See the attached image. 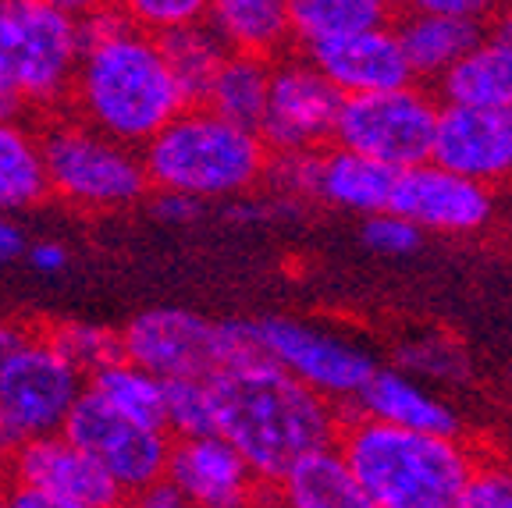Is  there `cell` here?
Returning a JSON list of instances; mask_svg holds the SVG:
<instances>
[{"instance_id": "e0dca14e", "label": "cell", "mask_w": 512, "mask_h": 508, "mask_svg": "<svg viewBox=\"0 0 512 508\" xmlns=\"http://www.w3.org/2000/svg\"><path fill=\"white\" fill-rule=\"evenodd\" d=\"M303 57L342 96L392 93V89L416 86L392 25L360 32V36H345L335 43H320V47L303 50Z\"/></svg>"}, {"instance_id": "2e32d148", "label": "cell", "mask_w": 512, "mask_h": 508, "mask_svg": "<svg viewBox=\"0 0 512 508\" xmlns=\"http://www.w3.org/2000/svg\"><path fill=\"white\" fill-rule=\"evenodd\" d=\"M164 480L189 498L192 508H260L271 487L249 473L242 455L224 437L171 441Z\"/></svg>"}, {"instance_id": "4dcf8cb0", "label": "cell", "mask_w": 512, "mask_h": 508, "mask_svg": "<svg viewBox=\"0 0 512 508\" xmlns=\"http://www.w3.org/2000/svg\"><path fill=\"white\" fill-rule=\"evenodd\" d=\"M399 374H416L424 381H459L466 377V352L456 342H448L441 334L416 338V342L399 349Z\"/></svg>"}, {"instance_id": "d4e9b609", "label": "cell", "mask_w": 512, "mask_h": 508, "mask_svg": "<svg viewBox=\"0 0 512 508\" xmlns=\"http://www.w3.org/2000/svg\"><path fill=\"white\" fill-rule=\"evenodd\" d=\"M267 93H271V61L260 57L228 54L210 82L203 104L210 114L246 132H260V121L267 111Z\"/></svg>"}, {"instance_id": "74e56055", "label": "cell", "mask_w": 512, "mask_h": 508, "mask_svg": "<svg viewBox=\"0 0 512 508\" xmlns=\"http://www.w3.org/2000/svg\"><path fill=\"white\" fill-rule=\"evenodd\" d=\"M29 263L40 274H61L68 267V249L61 242H36V246H29Z\"/></svg>"}, {"instance_id": "4fadbf2b", "label": "cell", "mask_w": 512, "mask_h": 508, "mask_svg": "<svg viewBox=\"0 0 512 508\" xmlns=\"http://www.w3.org/2000/svg\"><path fill=\"white\" fill-rule=\"evenodd\" d=\"M388 210L420 231L473 235L495 221V189L459 178L438 164L399 171Z\"/></svg>"}, {"instance_id": "d6986e66", "label": "cell", "mask_w": 512, "mask_h": 508, "mask_svg": "<svg viewBox=\"0 0 512 508\" xmlns=\"http://www.w3.org/2000/svg\"><path fill=\"white\" fill-rule=\"evenodd\" d=\"M392 32L395 40H399L402 54H406L413 79L438 82L452 64L463 61L488 36V22H480V18L427 15V11H416L409 4V8L395 11Z\"/></svg>"}, {"instance_id": "b9f144b4", "label": "cell", "mask_w": 512, "mask_h": 508, "mask_svg": "<svg viewBox=\"0 0 512 508\" xmlns=\"http://www.w3.org/2000/svg\"><path fill=\"white\" fill-rule=\"evenodd\" d=\"M488 36L491 40H502L512 47V4L509 8H495L488 18Z\"/></svg>"}, {"instance_id": "277c9868", "label": "cell", "mask_w": 512, "mask_h": 508, "mask_svg": "<svg viewBox=\"0 0 512 508\" xmlns=\"http://www.w3.org/2000/svg\"><path fill=\"white\" fill-rule=\"evenodd\" d=\"M139 160L150 189L203 203L256 189L271 153L256 132L228 125L207 107H185L139 150Z\"/></svg>"}, {"instance_id": "f546056e", "label": "cell", "mask_w": 512, "mask_h": 508, "mask_svg": "<svg viewBox=\"0 0 512 508\" xmlns=\"http://www.w3.org/2000/svg\"><path fill=\"white\" fill-rule=\"evenodd\" d=\"M164 384V434L171 441H192V437L217 434L214 395L207 381H160Z\"/></svg>"}, {"instance_id": "5bb4252c", "label": "cell", "mask_w": 512, "mask_h": 508, "mask_svg": "<svg viewBox=\"0 0 512 508\" xmlns=\"http://www.w3.org/2000/svg\"><path fill=\"white\" fill-rule=\"evenodd\" d=\"M0 480L86 508H125V494L118 491V484L64 434L22 441L0 469Z\"/></svg>"}, {"instance_id": "d6a6232c", "label": "cell", "mask_w": 512, "mask_h": 508, "mask_svg": "<svg viewBox=\"0 0 512 508\" xmlns=\"http://www.w3.org/2000/svg\"><path fill=\"white\" fill-rule=\"evenodd\" d=\"M452 508H512V462L477 459Z\"/></svg>"}, {"instance_id": "44dd1931", "label": "cell", "mask_w": 512, "mask_h": 508, "mask_svg": "<svg viewBox=\"0 0 512 508\" xmlns=\"http://www.w3.org/2000/svg\"><path fill=\"white\" fill-rule=\"evenodd\" d=\"M274 508H377L352 477L338 448H324L299 459L271 487Z\"/></svg>"}, {"instance_id": "7402d4cb", "label": "cell", "mask_w": 512, "mask_h": 508, "mask_svg": "<svg viewBox=\"0 0 512 508\" xmlns=\"http://www.w3.org/2000/svg\"><path fill=\"white\" fill-rule=\"evenodd\" d=\"M438 104L512 111V47L484 40L438 79Z\"/></svg>"}, {"instance_id": "30bf717a", "label": "cell", "mask_w": 512, "mask_h": 508, "mask_svg": "<svg viewBox=\"0 0 512 508\" xmlns=\"http://www.w3.org/2000/svg\"><path fill=\"white\" fill-rule=\"evenodd\" d=\"M61 434L104 469L125 498L157 484V480H164V469H168V455H171V437L157 427H143V423L125 420L121 413L107 409L89 388L72 405Z\"/></svg>"}, {"instance_id": "f6af8a7d", "label": "cell", "mask_w": 512, "mask_h": 508, "mask_svg": "<svg viewBox=\"0 0 512 508\" xmlns=\"http://www.w3.org/2000/svg\"><path fill=\"white\" fill-rule=\"evenodd\" d=\"M0 508H8V498H4V480H0Z\"/></svg>"}, {"instance_id": "603a6c76", "label": "cell", "mask_w": 512, "mask_h": 508, "mask_svg": "<svg viewBox=\"0 0 512 508\" xmlns=\"http://www.w3.org/2000/svg\"><path fill=\"white\" fill-rule=\"evenodd\" d=\"M395 171L360 157V153L328 146L320 150V171H317V196L331 207L352 210V214L374 217L388 210L392 199Z\"/></svg>"}, {"instance_id": "bcb514c9", "label": "cell", "mask_w": 512, "mask_h": 508, "mask_svg": "<svg viewBox=\"0 0 512 508\" xmlns=\"http://www.w3.org/2000/svg\"><path fill=\"white\" fill-rule=\"evenodd\" d=\"M509 384H512V363H509Z\"/></svg>"}, {"instance_id": "83f0119b", "label": "cell", "mask_w": 512, "mask_h": 508, "mask_svg": "<svg viewBox=\"0 0 512 508\" xmlns=\"http://www.w3.org/2000/svg\"><path fill=\"white\" fill-rule=\"evenodd\" d=\"M86 388L93 391L107 409L125 416V420L164 430V409H160V402H164V384L153 374H146V370H139V366H132L128 359H114L100 374L89 377Z\"/></svg>"}, {"instance_id": "836d02e7", "label": "cell", "mask_w": 512, "mask_h": 508, "mask_svg": "<svg viewBox=\"0 0 512 508\" xmlns=\"http://www.w3.org/2000/svg\"><path fill=\"white\" fill-rule=\"evenodd\" d=\"M317 171H320V150L317 153H271L264 182L288 199L317 196Z\"/></svg>"}, {"instance_id": "ac0fdd59", "label": "cell", "mask_w": 512, "mask_h": 508, "mask_svg": "<svg viewBox=\"0 0 512 508\" xmlns=\"http://www.w3.org/2000/svg\"><path fill=\"white\" fill-rule=\"evenodd\" d=\"M349 416L434 437H459V430H463V420L452 405L441 402L424 384L399 374V370H374V377L363 384L360 395L349 402Z\"/></svg>"}, {"instance_id": "1f68e13d", "label": "cell", "mask_w": 512, "mask_h": 508, "mask_svg": "<svg viewBox=\"0 0 512 508\" xmlns=\"http://www.w3.org/2000/svg\"><path fill=\"white\" fill-rule=\"evenodd\" d=\"M121 11L139 32L157 40L164 32H175L182 25L207 18V0H128V4H121Z\"/></svg>"}, {"instance_id": "8fae6325", "label": "cell", "mask_w": 512, "mask_h": 508, "mask_svg": "<svg viewBox=\"0 0 512 508\" xmlns=\"http://www.w3.org/2000/svg\"><path fill=\"white\" fill-rule=\"evenodd\" d=\"M342 93L306 61L292 54L271 64V93L260 121L267 153H317L331 146Z\"/></svg>"}, {"instance_id": "ee69618b", "label": "cell", "mask_w": 512, "mask_h": 508, "mask_svg": "<svg viewBox=\"0 0 512 508\" xmlns=\"http://www.w3.org/2000/svg\"><path fill=\"white\" fill-rule=\"evenodd\" d=\"M22 445V434H18L15 427L8 423V416L0 413V469H4V462L15 455V448Z\"/></svg>"}, {"instance_id": "8992f818", "label": "cell", "mask_w": 512, "mask_h": 508, "mask_svg": "<svg viewBox=\"0 0 512 508\" xmlns=\"http://www.w3.org/2000/svg\"><path fill=\"white\" fill-rule=\"evenodd\" d=\"M40 153L47 189L82 210H118L139 203L150 189L139 150L118 146L68 111L43 118Z\"/></svg>"}, {"instance_id": "ba28073f", "label": "cell", "mask_w": 512, "mask_h": 508, "mask_svg": "<svg viewBox=\"0 0 512 508\" xmlns=\"http://www.w3.org/2000/svg\"><path fill=\"white\" fill-rule=\"evenodd\" d=\"M82 391L86 377L40 331H29V338L0 363V413L22 441L61 434Z\"/></svg>"}, {"instance_id": "f35d334b", "label": "cell", "mask_w": 512, "mask_h": 508, "mask_svg": "<svg viewBox=\"0 0 512 508\" xmlns=\"http://www.w3.org/2000/svg\"><path fill=\"white\" fill-rule=\"evenodd\" d=\"M4 498H8V508H86V505H75V501H61V498H50V494L25 491V487H11V484H4Z\"/></svg>"}, {"instance_id": "6da1fadb", "label": "cell", "mask_w": 512, "mask_h": 508, "mask_svg": "<svg viewBox=\"0 0 512 508\" xmlns=\"http://www.w3.org/2000/svg\"><path fill=\"white\" fill-rule=\"evenodd\" d=\"M82 54L64 111L128 150L189 107L157 40L128 22L121 4H79Z\"/></svg>"}, {"instance_id": "8d00e7d4", "label": "cell", "mask_w": 512, "mask_h": 508, "mask_svg": "<svg viewBox=\"0 0 512 508\" xmlns=\"http://www.w3.org/2000/svg\"><path fill=\"white\" fill-rule=\"evenodd\" d=\"M125 508H192V505L175 484H168V480H157V484L143 487V491L128 494Z\"/></svg>"}, {"instance_id": "7c38bea8", "label": "cell", "mask_w": 512, "mask_h": 508, "mask_svg": "<svg viewBox=\"0 0 512 508\" xmlns=\"http://www.w3.org/2000/svg\"><path fill=\"white\" fill-rule=\"evenodd\" d=\"M121 359L157 381H210L217 363V324L182 306H153L118 331Z\"/></svg>"}, {"instance_id": "60d3db41", "label": "cell", "mask_w": 512, "mask_h": 508, "mask_svg": "<svg viewBox=\"0 0 512 508\" xmlns=\"http://www.w3.org/2000/svg\"><path fill=\"white\" fill-rule=\"evenodd\" d=\"M25 338H29V327L15 324V320H0V363H4Z\"/></svg>"}, {"instance_id": "cb8c5ba5", "label": "cell", "mask_w": 512, "mask_h": 508, "mask_svg": "<svg viewBox=\"0 0 512 508\" xmlns=\"http://www.w3.org/2000/svg\"><path fill=\"white\" fill-rule=\"evenodd\" d=\"M395 4L384 0H288L292 43L303 50L335 43L360 32L388 29L395 22Z\"/></svg>"}, {"instance_id": "5b68a950", "label": "cell", "mask_w": 512, "mask_h": 508, "mask_svg": "<svg viewBox=\"0 0 512 508\" xmlns=\"http://www.w3.org/2000/svg\"><path fill=\"white\" fill-rule=\"evenodd\" d=\"M82 54L79 4L0 0V79L22 107L54 118L68 107Z\"/></svg>"}, {"instance_id": "ab89813d", "label": "cell", "mask_w": 512, "mask_h": 508, "mask_svg": "<svg viewBox=\"0 0 512 508\" xmlns=\"http://www.w3.org/2000/svg\"><path fill=\"white\" fill-rule=\"evenodd\" d=\"M25 249V235L22 228H18L15 221H8V217H0V263L15 260L18 253Z\"/></svg>"}, {"instance_id": "7a4b0ae2", "label": "cell", "mask_w": 512, "mask_h": 508, "mask_svg": "<svg viewBox=\"0 0 512 508\" xmlns=\"http://www.w3.org/2000/svg\"><path fill=\"white\" fill-rule=\"evenodd\" d=\"M217 437H224L264 487H274L299 459L338 445V409L288 377L271 359L210 377Z\"/></svg>"}, {"instance_id": "d590c367", "label": "cell", "mask_w": 512, "mask_h": 508, "mask_svg": "<svg viewBox=\"0 0 512 508\" xmlns=\"http://www.w3.org/2000/svg\"><path fill=\"white\" fill-rule=\"evenodd\" d=\"M150 207L157 214V221L164 224H192L203 214V203H196L189 196H178V192H157Z\"/></svg>"}, {"instance_id": "e575fe53", "label": "cell", "mask_w": 512, "mask_h": 508, "mask_svg": "<svg viewBox=\"0 0 512 508\" xmlns=\"http://www.w3.org/2000/svg\"><path fill=\"white\" fill-rule=\"evenodd\" d=\"M420 242H424V231L413 228V224L402 221V217H395L392 210H384V214H374L363 221V246L381 256H409L420 249Z\"/></svg>"}, {"instance_id": "f1b7e54d", "label": "cell", "mask_w": 512, "mask_h": 508, "mask_svg": "<svg viewBox=\"0 0 512 508\" xmlns=\"http://www.w3.org/2000/svg\"><path fill=\"white\" fill-rule=\"evenodd\" d=\"M43 338L61 352L68 363L79 370L82 377L100 374L104 366H111L114 359H121L118 331L104 324H89V320H57V324L43 327Z\"/></svg>"}, {"instance_id": "52a82bcc", "label": "cell", "mask_w": 512, "mask_h": 508, "mask_svg": "<svg viewBox=\"0 0 512 508\" xmlns=\"http://www.w3.org/2000/svg\"><path fill=\"white\" fill-rule=\"evenodd\" d=\"M438 107V96L420 86L342 96L331 146L360 153L395 175L409 167L431 164Z\"/></svg>"}, {"instance_id": "3957f363", "label": "cell", "mask_w": 512, "mask_h": 508, "mask_svg": "<svg viewBox=\"0 0 512 508\" xmlns=\"http://www.w3.org/2000/svg\"><path fill=\"white\" fill-rule=\"evenodd\" d=\"M338 452L377 508H452L477 455L463 437H434L349 416Z\"/></svg>"}, {"instance_id": "9c48e42d", "label": "cell", "mask_w": 512, "mask_h": 508, "mask_svg": "<svg viewBox=\"0 0 512 508\" xmlns=\"http://www.w3.org/2000/svg\"><path fill=\"white\" fill-rule=\"evenodd\" d=\"M256 338H260L264 359H271L274 366H281L288 377H296L310 391H317L320 398H328L331 405H349L377 370L367 349H360L349 338L303 324V320H256Z\"/></svg>"}, {"instance_id": "ffe728a7", "label": "cell", "mask_w": 512, "mask_h": 508, "mask_svg": "<svg viewBox=\"0 0 512 508\" xmlns=\"http://www.w3.org/2000/svg\"><path fill=\"white\" fill-rule=\"evenodd\" d=\"M207 25L228 54L274 64L292 47L288 0H214L207 4Z\"/></svg>"}, {"instance_id": "484cf974", "label": "cell", "mask_w": 512, "mask_h": 508, "mask_svg": "<svg viewBox=\"0 0 512 508\" xmlns=\"http://www.w3.org/2000/svg\"><path fill=\"white\" fill-rule=\"evenodd\" d=\"M47 196L40 132L25 121H4L0 125V217L36 207Z\"/></svg>"}, {"instance_id": "7bdbcfd3", "label": "cell", "mask_w": 512, "mask_h": 508, "mask_svg": "<svg viewBox=\"0 0 512 508\" xmlns=\"http://www.w3.org/2000/svg\"><path fill=\"white\" fill-rule=\"evenodd\" d=\"M22 111H25V107H22V100L15 96V89L0 79V125H4V121H22Z\"/></svg>"}, {"instance_id": "9a60e30c", "label": "cell", "mask_w": 512, "mask_h": 508, "mask_svg": "<svg viewBox=\"0 0 512 508\" xmlns=\"http://www.w3.org/2000/svg\"><path fill=\"white\" fill-rule=\"evenodd\" d=\"M431 164L484 189L512 182V111L441 104Z\"/></svg>"}, {"instance_id": "4316f807", "label": "cell", "mask_w": 512, "mask_h": 508, "mask_svg": "<svg viewBox=\"0 0 512 508\" xmlns=\"http://www.w3.org/2000/svg\"><path fill=\"white\" fill-rule=\"evenodd\" d=\"M157 47H160V54H164V61H168L175 82L182 86L189 107H200L210 82H214L217 68H221L224 57H228V50L217 40V32L207 25V18L157 36Z\"/></svg>"}]
</instances>
